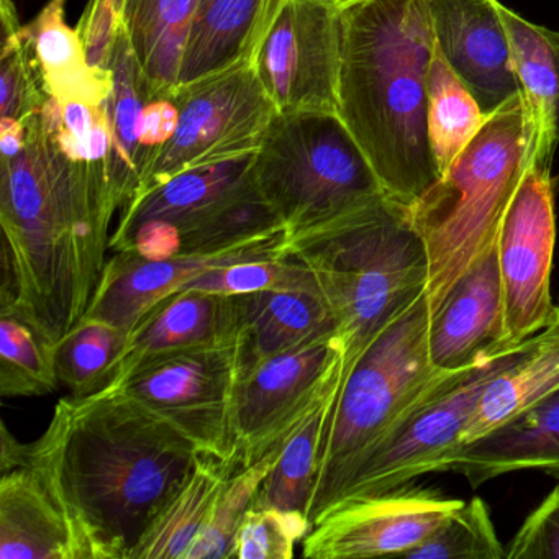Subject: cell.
Listing matches in <instances>:
<instances>
[{
    "label": "cell",
    "instance_id": "obj_1",
    "mask_svg": "<svg viewBox=\"0 0 559 559\" xmlns=\"http://www.w3.org/2000/svg\"><path fill=\"white\" fill-rule=\"evenodd\" d=\"M198 448L119 391L61 399L27 466L63 510L78 559H132L194 469Z\"/></svg>",
    "mask_w": 559,
    "mask_h": 559
},
{
    "label": "cell",
    "instance_id": "obj_2",
    "mask_svg": "<svg viewBox=\"0 0 559 559\" xmlns=\"http://www.w3.org/2000/svg\"><path fill=\"white\" fill-rule=\"evenodd\" d=\"M116 212L107 163L71 158L44 114L25 120L24 148L0 159L2 264L15 281L4 310L51 346L87 312Z\"/></svg>",
    "mask_w": 559,
    "mask_h": 559
},
{
    "label": "cell",
    "instance_id": "obj_3",
    "mask_svg": "<svg viewBox=\"0 0 559 559\" xmlns=\"http://www.w3.org/2000/svg\"><path fill=\"white\" fill-rule=\"evenodd\" d=\"M338 116L385 194L411 207L440 179L428 135L435 50L425 0H345Z\"/></svg>",
    "mask_w": 559,
    "mask_h": 559
},
{
    "label": "cell",
    "instance_id": "obj_4",
    "mask_svg": "<svg viewBox=\"0 0 559 559\" xmlns=\"http://www.w3.org/2000/svg\"><path fill=\"white\" fill-rule=\"evenodd\" d=\"M287 257L312 271L335 316L345 342L343 374L427 294V248L411 209L391 198L294 235Z\"/></svg>",
    "mask_w": 559,
    "mask_h": 559
},
{
    "label": "cell",
    "instance_id": "obj_5",
    "mask_svg": "<svg viewBox=\"0 0 559 559\" xmlns=\"http://www.w3.org/2000/svg\"><path fill=\"white\" fill-rule=\"evenodd\" d=\"M530 166L522 94L489 114L473 142L411 207L427 248L430 310L499 237L507 207Z\"/></svg>",
    "mask_w": 559,
    "mask_h": 559
},
{
    "label": "cell",
    "instance_id": "obj_6",
    "mask_svg": "<svg viewBox=\"0 0 559 559\" xmlns=\"http://www.w3.org/2000/svg\"><path fill=\"white\" fill-rule=\"evenodd\" d=\"M427 294L399 317L343 374L330 418L309 520L316 522L338 499L365 457L444 378L431 365Z\"/></svg>",
    "mask_w": 559,
    "mask_h": 559
},
{
    "label": "cell",
    "instance_id": "obj_7",
    "mask_svg": "<svg viewBox=\"0 0 559 559\" xmlns=\"http://www.w3.org/2000/svg\"><path fill=\"white\" fill-rule=\"evenodd\" d=\"M253 178L289 238L389 198L332 112H276L254 155Z\"/></svg>",
    "mask_w": 559,
    "mask_h": 559
},
{
    "label": "cell",
    "instance_id": "obj_8",
    "mask_svg": "<svg viewBox=\"0 0 559 559\" xmlns=\"http://www.w3.org/2000/svg\"><path fill=\"white\" fill-rule=\"evenodd\" d=\"M240 381L238 338L166 353L110 384L185 435L199 453L237 464L234 405Z\"/></svg>",
    "mask_w": 559,
    "mask_h": 559
},
{
    "label": "cell",
    "instance_id": "obj_9",
    "mask_svg": "<svg viewBox=\"0 0 559 559\" xmlns=\"http://www.w3.org/2000/svg\"><path fill=\"white\" fill-rule=\"evenodd\" d=\"M169 97L179 109L178 127L143 173L133 199L179 173L257 152L277 112L251 53L237 67L179 87Z\"/></svg>",
    "mask_w": 559,
    "mask_h": 559
},
{
    "label": "cell",
    "instance_id": "obj_10",
    "mask_svg": "<svg viewBox=\"0 0 559 559\" xmlns=\"http://www.w3.org/2000/svg\"><path fill=\"white\" fill-rule=\"evenodd\" d=\"M530 340L500 349L476 368L444 378L365 457L336 502L388 492L424 474L440 473L484 389L525 352Z\"/></svg>",
    "mask_w": 559,
    "mask_h": 559
},
{
    "label": "cell",
    "instance_id": "obj_11",
    "mask_svg": "<svg viewBox=\"0 0 559 559\" xmlns=\"http://www.w3.org/2000/svg\"><path fill=\"white\" fill-rule=\"evenodd\" d=\"M345 0H267L251 51L277 112L338 114Z\"/></svg>",
    "mask_w": 559,
    "mask_h": 559
},
{
    "label": "cell",
    "instance_id": "obj_12",
    "mask_svg": "<svg viewBox=\"0 0 559 559\" xmlns=\"http://www.w3.org/2000/svg\"><path fill=\"white\" fill-rule=\"evenodd\" d=\"M343 365L345 342L336 332L241 374L234 405L238 469L283 448L307 415L342 385Z\"/></svg>",
    "mask_w": 559,
    "mask_h": 559
},
{
    "label": "cell",
    "instance_id": "obj_13",
    "mask_svg": "<svg viewBox=\"0 0 559 559\" xmlns=\"http://www.w3.org/2000/svg\"><path fill=\"white\" fill-rule=\"evenodd\" d=\"M555 247V179L551 169L530 165L507 207L497 237L510 345L533 338L552 319Z\"/></svg>",
    "mask_w": 559,
    "mask_h": 559
},
{
    "label": "cell",
    "instance_id": "obj_14",
    "mask_svg": "<svg viewBox=\"0 0 559 559\" xmlns=\"http://www.w3.org/2000/svg\"><path fill=\"white\" fill-rule=\"evenodd\" d=\"M461 503L412 483L376 496L342 500L313 522L302 542L304 558H404Z\"/></svg>",
    "mask_w": 559,
    "mask_h": 559
},
{
    "label": "cell",
    "instance_id": "obj_15",
    "mask_svg": "<svg viewBox=\"0 0 559 559\" xmlns=\"http://www.w3.org/2000/svg\"><path fill=\"white\" fill-rule=\"evenodd\" d=\"M286 230L212 251H189L168 260H146L120 251L107 261L84 316L106 320L129 332L150 309L186 289L202 274L243 261L287 257Z\"/></svg>",
    "mask_w": 559,
    "mask_h": 559
},
{
    "label": "cell",
    "instance_id": "obj_16",
    "mask_svg": "<svg viewBox=\"0 0 559 559\" xmlns=\"http://www.w3.org/2000/svg\"><path fill=\"white\" fill-rule=\"evenodd\" d=\"M435 44L489 116L520 94L499 0H425Z\"/></svg>",
    "mask_w": 559,
    "mask_h": 559
},
{
    "label": "cell",
    "instance_id": "obj_17",
    "mask_svg": "<svg viewBox=\"0 0 559 559\" xmlns=\"http://www.w3.org/2000/svg\"><path fill=\"white\" fill-rule=\"evenodd\" d=\"M510 346L496 241L431 312L428 353L438 371L461 372Z\"/></svg>",
    "mask_w": 559,
    "mask_h": 559
},
{
    "label": "cell",
    "instance_id": "obj_18",
    "mask_svg": "<svg viewBox=\"0 0 559 559\" xmlns=\"http://www.w3.org/2000/svg\"><path fill=\"white\" fill-rule=\"evenodd\" d=\"M240 316L235 296L182 289L159 300L127 335L112 382L140 362L166 353L218 345L238 338Z\"/></svg>",
    "mask_w": 559,
    "mask_h": 559
},
{
    "label": "cell",
    "instance_id": "obj_19",
    "mask_svg": "<svg viewBox=\"0 0 559 559\" xmlns=\"http://www.w3.org/2000/svg\"><path fill=\"white\" fill-rule=\"evenodd\" d=\"M444 471L461 474L473 487L522 471L559 480V391L493 433L454 448L441 463Z\"/></svg>",
    "mask_w": 559,
    "mask_h": 559
},
{
    "label": "cell",
    "instance_id": "obj_20",
    "mask_svg": "<svg viewBox=\"0 0 559 559\" xmlns=\"http://www.w3.org/2000/svg\"><path fill=\"white\" fill-rule=\"evenodd\" d=\"M240 316V376L260 362L338 332L320 290L284 289L235 296Z\"/></svg>",
    "mask_w": 559,
    "mask_h": 559
},
{
    "label": "cell",
    "instance_id": "obj_21",
    "mask_svg": "<svg viewBox=\"0 0 559 559\" xmlns=\"http://www.w3.org/2000/svg\"><path fill=\"white\" fill-rule=\"evenodd\" d=\"M525 104L530 165L551 169L559 142V32L499 5Z\"/></svg>",
    "mask_w": 559,
    "mask_h": 559
},
{
    "label": "cell",
    "instance_id": "obj_22",
    "mask_svg": "<svg viewBox=\"0 0 559 559\" xmlns=\"http://www.w3.org/2000/svg\"><path fill=\"white\" fill-rule=\"evenodd\" d=\"M558 391L559 306H556L548 325L536 333L525 352L484 389L461 431L456 448L493 433Z\"/></svg>",
    "mask_w": 559,
    "mask_h": 559
},
{
    "label": "cell",
    "instance_id": "obj_23",
    "mask_svg": "<svg viewBox=\"0 0 559 559\" xmlns=\"http://www.w3.org/2000/svg\"><path fill=\"white\" fill-rule=\"evenodd\" d=\"M109 70L112 73L114 87L104 103L110 135L107 176L110 199L119 211L132 201L145 173L146 159L142 148L143 112L153 97L123 24L114 47Z\"/></svg>",
    "mask_w": 559,
    "mask_h": 559
},
{
    "label": "cell",
    "instance_id": "obj_24",
    "mask_svg": "<svg viewBox=\"0 0 559 559\" xmlns=\"http://www.w3.org/2000/svg\"><path fill=\"white\" fill-rule=\"evenodd\" d=\"M0 559H78L63 510L31 467L0 479Z\"/></svg>",
    "mask_w": 559,
    "mask_h": 559
},
{
    "label": "cell",
    "instance_id": "obj_25",
    "mask_svg": "<svg viewBox=\"0 0 559 559\" xmlns=\"http://www.w3.org/2000/svg\"><path fill=\"white\" fill-rule=\"evenodd\" d=\"M254 155L257 152L173 176L158 188L130 201L122 209L114 235L127 234L145 222L171 225L182 234L251 178Z\"/></svg>",
    "mask_w": 559,
    "mask_h": 559
},
{
    "label": "cell",
    "instance_id": "obj_26",
    "mask_svg": "<svg viewBox=\"0 0 559 559\" xmlns=\"http://www.w3.org/2000/svg\"><path fill=\"white\" fill-rule=\"evenodd\" d=\"M266 8L267 0H198L176 90L241 63L257 45Z\"/></svg>",
    "mask_w": 559,
    "mask_h": 559
},
{
    "label": "cell",
    "instance_id": "obj_27",
    "mask_svg": "<svg viewBox=\"0 0 559 559\" xmlns=\"http://www.w3.org/2000/svg\"><path fill=\"white\" fill-rule=\"evenodd\" d=\"M67 0H50L44 11L25 25L50 97L60 103L103 106L112 93L110 71L97 70L87 60L76 28L64 21Z\"/></svg>",
    "mask_w": 559,
    "mask_h": 559
},
{
    "label": "cell",
    "instance_id": "obj_28",
    "mask_svg": "<svg viewBox=\"0 0 559 559\" xmlns=\"http://www.w3.org/2000/svg\"><path fill=\"white\" fill-rule=\"evenodd\" d=\"M237 469V464L199 454L188 480L150 523L132 559H188L222 487Z\"/></svg>",
    "mask_w": 559,
    "mask_h": 559
},
{
    "label": "cell",
    "instance_id": "obj_29",
    "mask_svg": "<svg viewBox=\"0 0 559 559\" xmlns=\"http://www.w3.org/2000/svg\"><path fill=\"white\" fill-rule=\"evenodd\" d=\"M198 0H126L123 27L153 97L175 93Z\"/></svg>",
    "mask_w": 559,
    "mask_h": 559
},
{
    "label": "cell",
    "instance_id": "obj_30",
    "mask_svg": "<svg viewBox=\"0 0 559 559\" xmlns=\"http://www.w3.org/2000/svg\"><path fill=\"white\" fill-rule=\"evenodd\" d=\"M340 388L330 392L290 435L251 507L297 510L309 516L323 444Z\"/></svg>",
    "mask_w": 559,
    "mask_h": 559
},
{
    "label": "cell",
    "instance_id": "obj_31",
    "mask_svg": "<svg viewBox=\"0 0 559 559\" xmlns=\"http://www.w3.org/2000/svg\"><path fill=\"white\" fill-rule=\"evenodd\" d=\"M486 119L487 114L480 109L476 97L451 70L435 44L428 73V135L440 176L473 142Z\"/></svg>",
    "mask_w": 559,
    "mask_h": 559
},
{
    "label": "cell",
    "instance_id": "obj_32",
    "mask_svg": "<svg viewBox=\"0 0 559 559\" xmlns=\"http://www.w3.org/2000/svg\"><path fill=\"white\" fill-rule=\"evenodd\" d=\"M129 332L106 320L84 316L53 346L55 369L74 397L109 388Z\"/></svg>",
    "mask_w": 559,
    "mask_h": 559
},
{
    "label": "cell",
    "instance_id": "obj_33",
    "mask_svg": "<svg viewBox=\"0 0 559 559\" xmlns=\"http://www.w3.org/2000/svg\"><path fill=\"white\" fill-rule=\"evenodd\" d=\"M283 230H286L283 221L251 175L230 198L182 231L181 253L222 250Z\"/></svg>",
    "mask_w": 559,
    "mask_h": 559
},
{
    "label": "cell",
    "instance_id": "obj_34",
    "mask_svg": "<svg viewBox=\"0 0 559 559\" xmlns=\"http://www.w3.org/2000/svg\"><path fill=\"white\" fill-rule=\"evenodd\" d=\"M53 346L17 313L0 312V394L37 397L57 391Z\"/></svg>",
    "mask_w": 559,
    "mask_h": 559
},
{
    "label": "cell",
    "instance_id": "obj_35",
    "mask_svg": "<svg viewBox=\"0 0 559 559\" xmlns=\"http://www.w3.org/2000/svg\"><path fill=\"white\" fill-rule=\"evenodd\" d=\"M2 53H0V119L25 122L41 112L50 99L44 73L25 25L12 0H2Z\"/></svg>",
    "mask_w": 559,
    "mask_h": 559
},
{
    "label": "cell",
    "instance_id": "obj_36",
    "mask_svg": "<svg viewBox=\"0 0 559 559\" xmlns=\"http://www.w3.org/2000/svg\"><path fill=\"white\" fill-rule=\"evenodd\" d=\"M281 450L283 448L271 451L258 463L231 473L215 500L207 525L192 545L188 559H231L241 520L253 503L261 484L276 464Z\"/></svg>",
    "mask_w": 559,
    "mask_h": 559
},
{
    "label": "cell",
    "instance_id": "obj_37",
    "mask_svg": "<svg viewBox=\"0 0 559 559\" xmlns=\"http://www.w3.org/2000/svg\"><path fill=\"white\" fill-rule=\"evenodd\" d=\"M408 559H506L489 507L480 497L461 503L427 539L408 551Z\"/></svg>",
    "mask_w": 559,
    "mask_h": 559
},
{
    "label": "cell",
    "instance_id": "obj_38",
    "mask_svg": "<svg viewBox=\"0 0 559 559\" xmlns=\"http://www.w3.org/2000/svg\"><path fill=\"white\" fill-rule=\"evenodd\" d=\"M186 289L204 290L218 296H240L260 290H320V287L309 267L294 258L283 257L218 267L202 274Z\"/></svg>",
    "mask_w": 559,
    "mask_h": 559
},
{
    "label": "cell",
    "instance_id": "obj_39",
    "mask_svg": "<svg viewBox=\"0 0 559 559\" xmlns=\"http://www.w3.org/2000/svg\"><path fill=\"white\" fill-rule=\"evenodd\" d=\"M310 528L312 523L304 512L250 507L235 536L231 558L290 559Z\"/></svg>",
    "mask_w": 559,
    "mask_h": 559
},
{
    "label": "cell",
    "instance_id": "obj_40",
    "mask_svg": "<svg viewBox=\"0 0 559 559\" xmlns=\"http://www.w3.org/2000/svg\"><path fill=\"white\" fill-rule=\"evenodd\" d=\"M507 559H559V484L516 530Z\"/></svg>",
    "mask_w": 559,
    "mask_h": 559
},
{
    "label": "cell",
    "instance_id": "obj_41",
    "mask_svg": "<svg viewBox=\"0 0 559 559\" xmlns=\"http://www.w3.org/2000/svg\"><path fill=\"white\" fill-rule=\"evenodd\" d=\"M123 5L126 0H91L78 24L87 60L97 70L110 71L114 47L123 24Z\"/></svg>",
    "mask_w": 559,
    "mask_h": 559
},
{
    "label": "cell",
    "instance_id": "obj_42",
    "mask_svg": "<svg viewBox=\"0 0 559 559\" xmlns=\"http://www.w3.org/2000/svg\"><path fill=\"white\" fill-rule=\"evenodd\" d=\"M178 122L179 109L171 97H152L148 100L143 112L142 126V148L146 168L152 165L159 150L171 140Z\"/></svg>",
    "mask_w": 559,
    "mask_h": 559
},
{
    "label": "cell",
    "instance_id": "obj_43",
    "mask_svg": "<svg viewBox=\"0 0 559 559\" xmlns=\"http://www.w3.org/2000/svg\"><path fill=\"white\" fill-rule=\"evenodd\" d=\"M27 447L28 444L19 443L14 435L9 431L8 425L2 421V437H0V469H2V474L27 466Z\"/></svg>",
    "mask_w": 559,
    "mask_h": 559
}]
</instances>
